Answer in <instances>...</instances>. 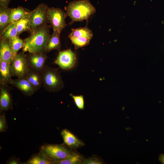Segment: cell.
I'll return each mask as SVG.
<instances>
[{"instance_id": "cell-24", "label": "cell", "mask_w": 164, "mask_h": 164, "mask_svg": "<svg viewBox=\"0 0 164 164\" xmlns=\"http://www.w3.org/2000/svg\"><path fill=\"white\" fill-rule=\"evenodd\" d=\"M10 44L12 52V59L16 56L19 50L24 46V39L17 36L10 40Z\"/></svg>"}, {"instance_id": "cell-7", "label": "cell", "mask_w": 164, "mask_h": 164, "mask_svg": "<svg viewBox=\"0 0 164 164\" xmlns=\"http://www.w3.org/2000/svg\"><path fill=\"white\" fill-rule=\"evenodd\" d=\"M47 17L53 31H56L60 33L67 25L65 22V19L67 17L66 13L60 8L48 7Z\"/></svg>"}, {"instance_id": "cell-12", "label": "cell", "mask_w": 164, "mask_h": 164, "mask_svg": "<svg viewBox=\"0 0 164 164\" xmlns=\"http://www.w3.org/2000/svg\"><path fill=\"white\" fill-rule=\"evenodd\" d=\"M11 84L27 96L30 97L38 90L31 84L26 77L12 79Z\"/></svg>"}, {"instance_id": "cell-8", "label": "cell", "mask_w": 164, "mask_h": 164, "mask_svg": "<svg viewBox=\"0 0 164 164\" xmlns=\"http://www.w3.org/2000/svg\"><path fill=\"white\" fill-rule=\"evenodd\" d=\"M75 53L70 49L60 51L54 61V63L64 70L72 68L76 63Z\"/></svg>"}, {"instance_id": "cell-28", "label": "cell", "mask_w": 164, "mask_h": 164, "mask_svg": "<svg viewBox=\"0 0 164 164\" xmlns=\"http://www.w3.org/2000/svg\"><path fill=\"white\" fill-rule=\"evenodd\" d=\"M8 128V125L4 113L1 114L0 117V132H5Z\"/></svg>"}, {"instance_id": "cell-27", "label": "cell", "mask_w": 164, "mask_h": 164, "mask_svg": "<svg viewBox=\"0 0 164 164\" xmlns=\"http://www.w3.org/2000/svg\"><path fill=\"white\" fill-rule=\"evenodd\" d=\"M103 160L96 156H93L87 159H84L82 164H104Z\"/></svg>"}, {"instance_id": "cell-19", "label": "cell", "mask_w": 164, "mask_h": 164, "mask_svg": "<svg viewBox=\"0 0 164 164\" xmlns=\"http://www.w3.org/2000/svg\"><path fill=\"white\" fill-rule=\"evenodd\" d=\"M92 30L86 26L76 29H72L68 37H85L91 40L93 36Z\"/></svg>"}, {"instance_id": "cell-9", "label": "cell", "mask_w": 164, "mask_h": 164, "mask_svg": "<svg viewBox=\"0 0 164 164\" xmlns=\"http://www.w3.org/2000/svg\"><path fill=\"white\" fill-rule=\"evenodd\" d=\"M46 53H29L27 55V59L29 68L41 73L47 58Z\"/></svg>"}, {"instance_id": "cell-14", "label": "cell", "mask_w": 164, "mask_h": 164, "mask_svg": "<svg viewBox=\"0 0 164 164\" xmlns=\"http://www.w3.org/2000/svg\"><path fill=\"white\" fill-rule=\"evenodd\" d=\"M12 60V52L10 40L0 39V60L10 63Z\"/></svg>"}, {"instance_id": "cell-15", "label": "cell", "mask_w": 164, "mask_h": 164, "mask_svg": "<svg viewBox=\"0 0 164 164\" xmlns=\"http://www.w3.org/2000/svg\"><path fill=\"white\" fill-rule=\"evenodd\" d=\"M60 35V33L58 32L53 31L47 42L45 53L49 52L53 50H60L61 45Z\"/></svg>"}, {"instance_id": "cell-18", "label": "cell", "mask_w": 164, "mask_h": 164, "mask_svg": "<svg viewBox=\"0 0 164 164\" xmlns=\"http://www.w3.org/2000/svg\"><path fill=\"white\" fill-rule=\"evenodd\" d=\"M26 77L37 89L39 90L43 87L41 73L29 69Z\"/></svg>"}, {"instance_id": "cell-29", "label": "cell", "mask_w": 164, "mask_h": 164, "mask_svg": "<svg viewBox=\"0 0 164 164\" xmlns=\"http://www.w3.org/2000/svg\"><path fill=\"white\" fill-rule=\"evenodd\" d=\"M6 163L9 164H18L21 163V162L18 159L16 158H11L9 159Z\"/></svg>"}, {"instance_id": "cell-11", "label": "cell", "mask_w": 164, "mask_h": 164, "mask_svg": "<svg viewBox=\"0 0 164 164\" xmlns=\"http://www.w3.org/2000/svg\"><path fill=\"white\" fill-rule=\"evenodd\" d=\"M8 85H0V113L12 109L13 100Z\"/></svg>"}, {"instance_id": "cell-13", "label": "cell", "mask_w": 164, "mask_h": 164, "mask_svg": "<svg viewBox=\"0 0 164 164\" xmlns=\"http://www.w3.org/2000/svg\"><path fill=\"white\" fill-rule=\"evenodd\" d=\"M10 63L5 61L0 60V85L11 84L12 80Z\"/></svg>"}, {"instance_id": "cell-26", "label": "cell", "mask_w": 164, "mask_h": 164, "mask_svg": "<svg viewBox=\"0 0 164 164\" xmlns=\"http://www.w3.org/2000/svg\"><path fill=\"white\" fill-rule=\"evenodd\" d=\"M70 95L73 98L74 103L77 108L80 110H84V96L82 95H74L72 94H70Z\"/></svg>"}, {"instance_id": "cell-10", "label": "cell", "mask_w": 164, "mask_h": 164, "mask_svg": "<svg viewBox=\"0 0 164 164\" xmlns=\"http://www.w3.org/2000/svg\"><path fill=\"white\" fill-rule=\"evenodd\" d=\"M60 134L63 140V144L72 150H75L85 145L82 141L68 129H63Z\"/></svg>"}, {"instance_id": "cell-6", "label": "cell", "mask_w": 164, "mask_h": 164, "mask_svg": "<svg viewBox=\"0 0 164 164\" xmlns=\"http://www.w3.org/2000/svg\"><path fill=\"white\" fill-rule=\"evenodd\" d=\"M24 53L23 51L18 53L11 62L10 67L12 76L17 78L26 77L29 68L27 55Z\"/></svg>"}, {"instance_id": "cell-4", "label": "cell", "mask_w": 164, "mask_h": 164, "mask_svg": "<svg viewBox=\"0 0 164 164\" xmlns=\"http://www.w3.org/2000/svg\"><path fill=\"white\" fill-rule=\"evenodd\" d=\"M40 150L55 162L68 158L73 153L72 150L64 144H44L40 147Z\"/></svg>"}, {"instance_id": "cell-16", "label": "cell", "mask_w": 164, "mask_h": 164, "mask_svg": "<svg viewBox=\"0 0 164 164\" xmlns=\"http://www.w3.org/2000/svg\"><path fill=\"white\" fill-rule=\"evenodd\" d=\"M25 164H55V162L49 158L40 150L39 152L32 155Z\"/></svg>"}, {"instance_id": "cell-2", "label": "cell", "mask_w": 164, "mask_h": 164, "mask_svg": "<svg viewBox=\"0 0 164 164\" xmlns=\"http://www.w3.org/2000/svg\"><path fill=\"white\" fill-rule=\"evenodd\" d=\"M65 10L67 16L71 19L70 25L76 22L87 20L96 11L95 7L89 0L71 2L65 7Z\"/></svg>"}, {"instance_id": "cell-30", "label": "cell", "mask_w": 164, "mask_h": 164, "mask_svg": "<svg viewBox=\"0 0 164 164\" xmlns=\"http://www.w3.org/2000/svg\"><path fill=\"white\" fill-rule=\"evenodd\" d=\"M11 0H0V6L3 7H8Z\"/></svg>"}, {"instance_id": "cell-1", "label": "cell", "mask_w": 164, "mask_h": 164, "mask_svg": "<svg viewBox=\"0 0 164 164\" xmlns=\"http://www.w3.org/2000/svg\"><path fill=\"white\" fill-rule=\"evenodd\" d=\"M50 27L51 25L46 24L30 33V35L24 39L22 51L32 53H45L46 45L51 36Z\"/></svg>"}, {"instance_id": "cell-17", "label": "cell", "mask_w": 164, "mask_h": 164, "mask_svg": "<svg viewBox=\"0 0 164 164\" xmlns=\"http://www.w3.org/2000/svg\"><path fill=\"white\" fill-rule=\"evenodd\" d=\"M13 9L0 6V34L10 24V17Z\"/></svg>"}, {"instance_id": "cell-22", "label": "cell", "mask_w": 164, "mask_h": 164, "mask_svg": "<svg viewBox=\"0 0 164 164\" xmlns=\"http://www.w3.org/2000/svg\"><path fill=\"white\" fill-rule=\"evenodd\" d=\"M73 150L72 154L68 158L56 161L55 164H80L84 159L83 155Z\"/></svg>"}, {"instance_id": "cell-5", "label": "cell", "mask_w": 164, "mask_h": 164, "mask_svg": "<svg viewBox=\"0 0 164 164\" xmlns=\"http://www.w3.org/2000/svg\"><path fill=\"white\" fill-rule=\"evenodd\" d=\"M47 5L44 3L39 4L30 14V30L31 33L39 28L49 22L47 17Z\"/></svg>"}, {"instance_id": "cell-3", "label": "cell", "mask_w": 164, "mask_h": 164, "mask_svg": "<svg viewBox=\"0 0 164 164\" xmlns=\"http://www.w3.org/2000/svg\"><path fill=\"white\" fill-rule=\"evenodd\" d=\"M41 78L43 87L48 92H57L64 87L60 73L57 69L45 65L41 73Z\"/></svg>"}, {"instance_id": "cell-25", "label": "cell", "mask_w": 164, "mask_h": 164, "mask_svg": "<svg viewBox=\"0 0 164 164\" xmlns=\"http://www.w3.org/2000/svg\"><path fill=\"white\" fill-rule=\"evenodd\" d=\"M76 49L84 47L89 44L91 39L85 37H70L69 38Z\"/></svg>"}, {"instance_id": "cell-23", "label": "cell", "mask_w": 164, "mask_h": 164, "mask_svg": "<svg viewBox=\"0 0 164 164\" xmlns=\"http://www.w3.org/2000/svg\"><path fill=\"white\" fill-rule=\"evenodd\" d=\"M18 36L16 22L10 24L0 34V39L10 40Z\"/></svg>"}, {"instance_id": "cell-31", "label": "cell", "mask_w": 164, "mask_h": 164, "mask_svg": "<svg viewBox=\"0 0 164 164\" xmlns=\"http://www.w3.org/2000/svg\"><path fill=\"white\" fill-rule=\"evenodd\" d=\"M159 159L162 164H164V154L160 155Z\"/></svg>"}, {"instance_id": "cell-21", "label": "cell", "mask_w": 164, "mask_h": 164, "mask_svg": "<svg viewBox=\"0 0 164 164\" xmlns=\"http://www.w3.org/2000/svg\"><path fill=\"white\" fill-rule=\"evenodd\" d=\"M30 12L16 22L18 36H19L21 33L27 31L30 32Z\"/></svg>"}, {"instance_id": "cell-20", "label": "cell", "mask_w": 164, "mask_h": 164, "mask_svg": "<svg viewBox=\"0 0 164 164\" xmlns=\"http://www.w3.org/2000/svg\"><path fill=\"white\" fill-rule=\"evenodd\" d=\"M31 11L21 6H18L13 9L11 13L9 24L16 22L25 15L29 13Z\"/></svg>"}]
</instances>
